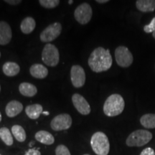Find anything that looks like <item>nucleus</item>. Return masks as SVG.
<instances>
[{
    "label": "nucleus",
    "instance_id": "obj_1",
    "mask_svg": "<svg viewBox=\"0 0 155 155\" xmlns=\"http://www.w3.org/2000/svg\"><path fill=\"white\" fill-rule=\"evenodd\" d=\"M112 57L109 50L99 47L94 50L89 56L88 63L94 72L101 73L111 68Z\"/></svg>",
    "mask_w": 155,
    "mask_h": 155
},
{
    "label": "nucleus",
    "instance_id": "obj_2",
    "mask_svg": "<svg viewBox=\"0 0 155 155\" xmlns=\"http://www.w3.org/2000/svg\"><path fill=\"white\" fill-rule=\"evenodd\" d=\"M125 102L123 97L119 94H112L108 96L104 105V112L109 117L119 116L123 112Z\"/></svg>",
    "mask_w": 155,
    "mask_h": 155
},
{
    "label": "nucleus",
    "instance_id": "obj_3",
    "mask_svg": "<svg viewBox=\"0 0 155 155\" xmlns=\"http://www.w3.org/2000/svg\"><path fill=\"white\" fill-rule=\"evenodd\" d=\"M92 150L97 155H108L110 150V144L105 134L98 131L94 134L91 139Z\"/></svg>",
    "mask_w": 155,
    "mask_h": 155
},
{
    "label": "nucleus",
    "instance_id": "obj_4",
    "mask_svg": "<svg viewBox=\"0 0 155 155\" xmlns=\"http://www.w3.org/2000/svg\"><path fill=\"white\" fill-rule=\"evenodd\" d=\"M152 139V134L144 129H138L129 135L126 140L128 147H143L148 144Z\"/></svg>",
    "mask_w": 155,
    "mask_h": 155
},
{
    "label": "nucleus",
    "instance_id": "obj_5",
    "mask_svg": "<svg viewBox=\"0 0 155 155\" xmlns=\"http://www.w3.org/2000/svg\"><path fill=\"white\" fill-rule=\"evenodd\" d=\"M42 61L45 65L50 67H55L59 63V50L55 45L50 43L45 45L42 52Z\"/></svg>",
    "mask_w": 155,
    "mask_h": 155
},
{
    "label": "nucleus",
    "instance_id": "obj_6",
    "mask_svg": "<svg viewBox=\"0 0 155 155\" xmlns=\"http://www.w3.org/2000/svg\"><path fill=\"white\" fill-rule=\"evenodd\" d=\"M93 15V11L88 3L84 2L76 7L74 12L75 20L81 25H86L90 22Z\"/></svg>",
    "mask_w": 155,
    "mask_h": 155
},
{
    "label": "nucleus",
    "instance_id": "obj_7",
    "mask_svg": "<svg viewBox=\"0 0 155 155\" xmlns=\"http://www.w3.org/2000/svg\"><path fill=\"white\" fill-rule=\"evenodd\" d=\"M115 58L119 66L128 68L132 64L134 58L132 54L127 47L119 46L115 50Z\"/></svg>",
    "mask_w": 155,
    "mask_h": 155
},
{
    "label": "nucleus",
    "instance_id": "obj_8",
    "mask_svg": "<svg viewBox=\"0 0 155 155\" xmlns=\"http://www.w3.org/2000/svg\"><path fill=\"white\" fill-rule=\"evenodd\" d=\"M62 32V25L60 22H54L48 25L40 33V39L42 42H50L60 36Z\"/></svg>",
    "mask_w": 155,
    "mask_h": 155
},
{
    "label": "nucleus",
    "instance_id": "obj_9",
    "mask_svg": "<svg viewBox=\"0 0 155 155\" xmlns=\"http://www.w3.org/2000/svg\"><path fill=\"white\" fill-rule=\"evenodd\" d=\"M72 123V118L68 114H61L53 118L50 122V127L54 131L67 130L71 128Z\"/></svg>",
    "mask_w": 155,
    "mask_h": 155
},
{
    "label": "nucleus",
    "instance_id": "obj_10",
    "mask_svg": "<svg viewBox=\"0 0 155 155\" xmlns=\"http://www.w3.org/2000/svg\"><path fill=\"white\" fill-rule=\"evenodd\" d=\"M71 80L75 88H81L86 83V73L81 65H73L71 69Z\"/></svg>",
    "mask_w": 155,
    "mask_h": 155
},
{
    "label": "nucleus",
    "instance_id": "obj_11",
    "mask_svg": "<svg viewBox=\"0 0 155 155\" xmlns=\"http://www.w3.org/2000/svg\"><path fill=\"white\" fill-rule=\"evenodd\" d=\"M72 102L76 110L82 115H88L91 113V106L83 96L75 94L72 96Z\"/></svg>",
    "mask_w": 155,
    "mask_h": 155
},
{
    "label": "nucleus",
    "instance_id": "obj_12",
    "mask_svg": "<svg viewBox=\"0 0 155 155\" xmlns=\"http://www.w3.org/2000/svg\"><path fill=\"white\" fill-rule=\"evenodd\" d=\"M12 38L11 27L5 21H0V45L9 44Z\"/></svg>",
    "mask_w": 155,
    "mask_h": 155
},
{
    "label": "nucleus",
    "instance_id": "obj_13",
    "mask_svg": "<svg viewBox=\"0 0 155 155\" xmlns=\"http://www.w3.org/2000/svg\"><path fill=\"white\" fill-rule=\"evenodd\" d=\"M23 105L18 101L13 100L9 101L6 106L5 112L9 118H13L18 115L22 111Z\"/></svg>",
    "mask_w": 155,
    "mask_h": 155
},
{
    "label": "nucleus",
    "instance_id": "obj_14",
    "mask_svg": "<svg viewBox=\"0 0 155 155\" xmlns=\"http://www.w3.org/2000/svg\"><path fill=\"white\" fill-rule=\"evenodd\" d=\"M30 73L32 77L38 79H43L48 75V70L45 66L40 63H35L31 65Z\"/></svg>",
    "mask_w": 155,
    "mask_h": 155
},
{
    "label": "nucleus",
    "instance_id": "obj_15",
    "mask_svg": "<svg viewBox=\"0 0 155 155\" xmlns=\"http://www.w3.org/2000/svg\"><path fill=\"white\" fill-rule=\"evenodd\" d=\"M19 91L24 96L33 97L38 93V89L32 83L24 82L19 86Z\"/></svg>",
    "mask_w": 155,
    "mask_h": 155
},
{
    "label": "nucleus",
    "instance_id": "obj_16",
    "mask_svg": "<svg viewBox=\"0 0 155 155\" xmlns=\"http://www.w3.org/2000/svg\"><path fill=\"white\" fill-rule=\"evenodd\" d=\"M25 113L30 119H37L43 113V108L40 104H35L29 105L25 108Z\"/></svg>",
    "mask_w": 155,
    "mask_h": 155
},
{
    "label": "nucleus",
    "instance_id": "obj_17",
    "mask_svg": "<svg viewBox=\"0 0 155 155\" xmlns=\"http://www.w3.org/2000/svg\"><path fill=\"white\" fill-rule=\"evenodd\" d=\"M36 27V22L34 18L31 17H27L23 19L20 24V30L22 33L28 35L33 32Z\"/></svg>",
    "mask_w": 155,
    "mask_h": 155
},
{
    "label": "nucleus",
    "instance_id": "obj_18",
    "mask_svg": "<svg viewBox=\"0 0 155 155\" xmlns=\"http://www.w3.org/2000/svg\"><path fill=\"white\" fill-rule=\"evenodd\" d=\"M35 137L37 141L45 145H51L55 142V138L53 136L47 131L41 130L38 131Z\"/></svg>",
    "mask_w": 155,
    "mask_h": 155
},
{
    "label": "nucleus",
    "instance_id": "obj_19",
    "mask_svg": "<svg viewBox=\"0 0 155 155\" xmlns=\"http://www.w3.org/2000/svg\"><path fill=\"white\" fill-rule=\"evenodd\" d=\"M3 73L9 77H13L19 74L20 67L15 62H6L2 66Z\"/></svg>",
    "mask_w": 155,
    "mask_h": 155
},
{
    "label": "nucleus",
    "instance_id": "obj_20",
    "mask_svg": "<svg viewBox=\"0 0 155 155\" xmlns=\"http://www.w3.org/2000/svg\"><path fill=\"white\" fill-rule=\"evenodd\" d=\"M137 8L142 12L155 10V0H138L136 2Z\"/></svg>",
    "mask_w": 155,
    "mask_h": 155
},
{
    "label": "nucleus",
    "instance_id": "obj_21",
    "mask_svg": "<svg viewBox=\"0 0 155 155\" xmlns=\"http://www.w3.org/2000/svg\"><path fill=\"white\" fill-rule=\"evenodd\" d=\"M140 123L143 127L147 129H154L155 128V114H147L141 117Z\"/></svg>",
    "mask_w": 155,
    "mask_h": 155
},
{
    "label": "nucleus",
    "instance_id": "obj_22",
    "mask_svg": "<svg viewBox=\"0 0 155 155\" xmlns=\"http://www.w3.org/2000/svg\"><path fill=\"white\" fill-rule=\"evenodd\" d=\"M12 133L19 142H24L26 140L27 135L24 128L20 125H14L12 127Z\"/></svg>",
    "mask_w": 155,
    "mask_h": 155
},
{
    "label": "nucleus",
    "instance_id": "obj_23",
    "mask_svg": "<svg viewBox=\"0 0 155 155\" xmlns=\"http://www.w3.org/2000/svg\"><path fill=\"white\" fill-rule=\"evenodd\" d=\"M0 138L7 146H12L14 142L12 135L9 129L7 127H2L0 129Z\"/></svg>",
    "mask_w": 155,
    "mask_h": 155
},
{
    "label": "nucleus",
    "instance_id": "obj_24",
    "mask_svg": "<svg viewBox=\"0 0 155 155\" xmlns=\"http://www.w3.org/2000/svg\"><path fill=\"white\" fill-rule=\"evenodd\" d=\"M39 3L42 7L46 9H53L60 4L59 0H40Z\"/></svg>",
    "mask_w": 155,
    "mask_h": 155
},
{
    "label": "nucleus",
    "instance_id": "obj_25",
    "mask_svg": "<svg viewBox=\"0 0 155 155\" xmlns=\"http://www.w3.org/2000/svg\"><path fill=\"white\" fill-rule=\"evenodd\" d=\"M55 155H71L68 148L63 144L58 145L55 149Z\"/></svg>",
    "mask_w": 155,
    "mask_h": 155
},
{
    "label": "nucleus",
    "instance_id": "obj_26",
    "mask_svg": "<svg viewBox=\"0 0 155 155\" xmlns=\"http://www.w3.org/2000/svg\"><path fill=\"white\" fill-rule=\"evenodd\" d=\"M144 30L147 33H151L154 32L155 31V17L152 19L151 22L149 25H145L144 28Z\"/></svg>",
    "mask_w": 155,
    "mask_h": 155
},
{
    "label": "nucleus",
    "instance_id": "obj_27",
    "mask_svg": "<svg viewBox=\"0 0 155 155\" xmlns=\"http://www.w3.org/2000/svg\"><path fill=\"white\" fill-rule=\"evenodd\" d=\"M140 155H155L154 150L151 147H147L141 152Z\"/></svg>",
    "mask_w": 155,
    "mask_h": 155
},
{
    "label": "nucleus",
    "instance_id": "obj_28",
    "mask_svg": "<svg viewBox=\"0 0 155 155\" xmlns=\"http://www.w3.org/2000/svg\"><path fill=\"white\" fill-rule=\"evenodd\" d=\"M25 155H41V153H40V152L38 150L32 148L29 150L28 152H26Z\"/></svg>",
    "mask_w": 155,
    "mask_h": 155
},
{
    "label": "nucleus",
    "instance_id": "obj_29",
    "mask_svg": "<svg viewBox=\"0 0 155 155\" xmlns=\"http://www.w3.org/2000/svg\"><path fill=\"white\" fill-rule=\"evenodd\" d=\"M5 2L10 5H17L22 3V1H20V0H15H15H5Z\"/></svg>",
    "mask_w": 155,
    "mask_h": 155
},
{
    "label": "nucleus",
    "instance_id": "obj_30",
    "mask_svg": "<svg viewBox=\"0 0 155 155\" xmlns=\"http://www.w3.org/2000/svg\"><path fill=\"white\" fill-rule=\"evenodd\" d=\"M108 2H109L108 0H97L96 2L99 4H104V3H107Z\"/></svg>",
    "mask_w": 155,
    "mask_h": 155
},
{
    "label": "nucleus",
    "instance_id": "obj_31",
    "mask_svg": "<svg viewBox=\"0 0 155 155\" xmlns=\"http://www.w3.org/2000/svg\"><path fill=\"white\" fill-rule=\"evenodd\" d=\"M42 114H43L44 115H46V116H48V115H49V112H48V111H44L43 113H42Z\"/></svg>",
    "mask_w": 155,
    "mask_h": 155
},
{
    "label": "nucleus",
    "instance_id": "obj_32",
    "mask_svg": "<svg viewBox=\"0 0 155 155\" xmlns=\"http://www.w3.org/2000/svg\"><path fill=\"white\" fill-rule=\"evenodd\" d=\"M68 3L70 4V5H71V4L73 3V1H72V0H70V1H68Z\"/></svg>",
    "mask_w": 155,
    "mask_h": 155
},
{
    "label": "nucleus",
    "instance_id": "obj_33",
    "mask_svg": "<svg viewBox=\"0 0 155 155\" xmlns=\"http://www.w3.org/2000/svg\"><path fill=\"white\" fill-rule=\"evenodd\" d=\"M152 35H153V38H154L155 39V31L152 33Z\"/></svg>",
    "mask_w": 155,
    "mask_h": 155
},
{
    "label": "nucleus",
    "instance_id": "obj_34",
    "mask_svg": "<svg viewBox=\"0 0 155 155\" xmlns=\"http://www.w3.org/2000/svg\"><path fill=\"white\" fill-rule=\"evenodd\" d=\"M1 121H2V114L1 112H0V122H1Z\"/></svg>",
    "mask_w": 155,
    "mask_h": 155
},
{
    "label": "nucleus",
    "instance_id": "obj_35",
    "mask_svg": "<svg viewBox=\"0 0 155 155\" xmlns=\"http://www.w3.org/2000/svg\"><path fill=\"white\" fill-rule=\"evenodd\" d=\"M83 155H90V154H83Z\"/></svg>",
    "mask_w": 155,
    "mask_h": 155
},
{
    "label": "nucleus",
    "instance_id": "obj_36",
    "mask_svg": "<svg viewBox=\"0 0 155 155\" xmlns=\"http://www.w3.org/2000/svg\"><path fill=\"white\" fill-rule=\"evenodd\" d=\"M0 91H1V86H0Z\"/></svg>",
    "mask_w": 155,
    "mask_h": 155
},
{
    "label": "nucleus",
    "instance_id": "obj_37",
    "mask_svg": "<svg viewBox=\"0 0 155 155\" xmlns=\"http://www.w3.org/2000/svg\"><path fill=\"white\" fill-rule=\"evenodd\" d=\"M0 57H1V53H0Z\"/></svg>",
    "mask_w": 155,
    "mask_h": 155
},
{
    "label": "nucleus",
    "instance_id": "obj_38",
    "mask_svg": "<svg viewBox=\"0 0 155 155\" xmlns=\"http://www.w3.org/2000/svg\"><path fill=\"white\" fill-rule=\"evenodd\" d=\"M0 155H1V154H0Z\"/></svg>",
    "mask_w": 155,
    "mask_h": 155
}]
</instances>
